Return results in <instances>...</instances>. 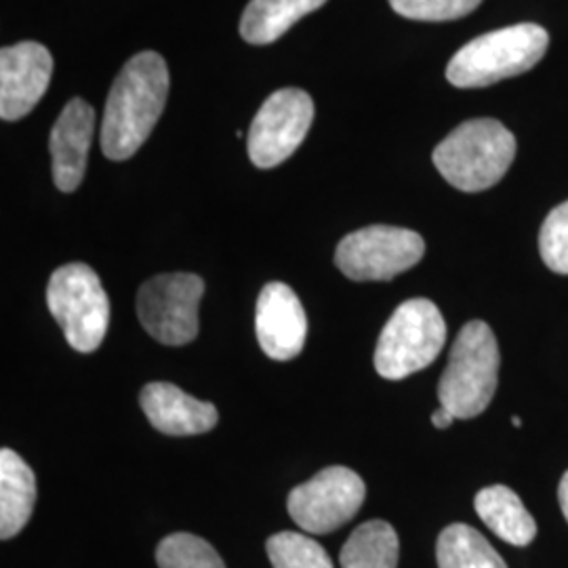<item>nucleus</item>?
<instances>
[{
    "instance_id": "obj_1",
    "label": "nucleus",
    "mask_w": 568,
    "mask_h": 568,
    "mask_svg": "<svg viewBox=\"0 0 568 568\" xmlns=\"http://www.w3.org/2000/svg\"><path fill=\"white\" fill-rule=\"evenodd\" d=\"M169 95L166 61L143 51L122 65L110 89L102 122V150L110 161L131 159L163 114Z\"/></svg>"
},
{
    "instance_id": "obj_2",
    "label": "nucleus",
    "mask_w": 568,
    "mask_h": 568,
    "mask_svg": "<svg viewBox=\"0 0 568 568\" xmlns=\"http://www.w3.org/2000/svg\"><path fill=\"white\" fill-rule=\"evenodd\" d=\"M549 47L546 28L516 23L464 44L447 65V79L459 89H480L525 74L544 60Z\"/></svg>"
},
{
    "instance_id": "obj_3",
    "label": "nucleus",
    "mask_w": 568,
    "mask_h": 568,
    "mask_svg": "<svg viewBox=\"0 0 568 568\" xmlns=\"http://www.w3.org/2000/svg\"><path fill=\"white\" fill-rule=\"evenodd\" d=\"M434 164L453 187L483 192L501 182L516 159V138L495 119H474L448 133L434 150Z\"/></svg>"
},
{
    "instance_id": "obj_4",
    "label": "nucleus",
    "mask_w": 568,
    "mask_h": 568,
    "mask_svg": "<svg viewBox=\"0 0 568 568\" xmlns=\"http://www.w3.org/2000/svg\"><path fill=\"white\" fill-rule=\"evenodd\" d=\"M499 345L493 328L469 321L450 347L447 368L438 384L440 406L457 419H471L487 410L499 384Z\"/></svg>"
},
{
    "instance_id": "obj_5",
    "label": "nucleus",
    "mask_w": 568,
    "mask_h": 568,
    "mask_svg": "<svg viewBox=\"0 0 568 568\" xmlns=\"http://www.w3.org/2000/svg\"><path fill=\"white\" fill-rule=\"evenodd\" d=\"M447 344V323L436 304L429 300H408L398 305L387 321L377 349V373L398 382L432 365Z\"/></svg>"
},
{
    "instance_id": "obj_6",
    "label": "nucleus",
    "mask_w": 568,
    "mask_h": 568,
    "mask_svg": "<svg viewBox=\"0 0 568 568\" xmlns=\"http://www.w3.org/2000/svg\"><path fill=\"white\" fill-rule=\"evenodd\" d=\"M47 305L77 352L91 354L102 345L110 325V300L93 267H58L47 284Z\"/></svg>"
},
{
    "instance_id": "obj_7",
    "label": "nucleus",
    "mask_w": 568,
    "mask_h": 568,
    "mask_svg": "<svg viewBox=\"0 0 568 568\" xmlns=\"http://www.w3.org/2000/svg\"><path fill=\"white\" fill-rule=\"evenodd\" d=\"M426 253L424 239L406 227L368 225L347 234L335 251V265L349 281H392L419 264Z\"/></svg>"
},
{
    "instance_id": "obj_8",
    "label": "nucleus",
    "mask_w": 568,
    "mask_h": 568,
    "mask_svg": "<svg viewBox=\"0 0 568 568\" xmlns=\"http://www.w3.org/2000/svg\"><path fill=\"white\" fill-rule=\"evenodd\" d=\"M204 283L196 274H161L143 284L138 316L143 328L164 345H185L199 335V305Z\"/></svg>"
},
{
    "instance_id": "obj_9",
    "label": "nucleus",
    "mask_w": 568,
    "mask_h": 568,
    "mask_svg": "<svg viewBox=\"0 0 568 568\" xmlns=\"http://www.w3.org/2000/svg\"><path fill=\"white\" fill-rule=\"evenodd\" d=\"M365 499V480L354 469L331 466L291 490L288 514L305 532L326 535L349 523Z\"/></svg>"
},
{
    "instance_id": "obj_10",
    "label": "nucleus",
    "mask_w": 568,
    "mask_h": 568,
    "mask_svg": "<svg viewBox=\"0 0 568 568\" xmlns=\"http://www.w3.org/2000/svg\"><path fill=\"white\" fill-rule=\"evenodd\" d=\"M314 122V102L304 89L272 93L251 122L246 150L251 163L274 169L295 154Z\"/></svg>"
},
{
    "instance_id": "obj_11",
    "label": "nucleus",
    "mask_w": 568,
    "mask_h": 568,
    "mask_svg": "<svg viewBox=\"0 0 568 568\" xmlns=\"http://www.w3.org/2000/svg\"><path fill=\"white\" fill-rule=\"evenodd\" d=\"M53 58L41 42H18L0 51V119L28 116L49 89Z\"/></svg>"
},
{
    "instance_id": "obj_12",
    "label": "nucleus",
    "mask_w": 568,
    "mask_h": 568,
    "mask_svg": "<svg viewBox=\"0 0 568 568\" xmlns=\"http://www.w3.org/2000/svg\"><path fill=\"white\" fill-rule=\"evenodd\" d=\"M257 342L272 361H293L307 337L305 310L295 291L284 283L265 284L255 312Z\"/></svg>"
},
{
    "instance_id": "obj_13",
    "label": "nucleus",
    "mask_w": 568,
    "mask_h": 568,
    "mask_svg": "<svg viewBox=\"0 0 568 568\" xmlns=\"http://www.w3.org/2000/svg\"><path fill=\"white\" fill-rule=\"evenodd\" d=\"M93 133V108L81 98H74L65 103L49 138V152L53 159V182L61 192L79 190L87 171Z\"/></svg>"
},
{
    "instance_id": "obj_14",
    "label": "nucleus",
    "mask_w": 568,
    "mask_h": 568,
    "mask_svg": "<svg viewBox=\"0 0 568 568\" xmlns=\"http://www.w3.org/2000/svg\"><path fill=\"white\" fill-rule=\"evenodd\" d=\"M143 413L150 424L166 436H196L217 426V408L203 403L194 396H187L173 384H148L143 387Z\"/></svg>"
},
{
    "instance_id": "obj_15",
    "label": "nucleus",
    "mask_w": 568,
    "mask_h": 568,
    "mask_svg": "<svg viewBox=\"0 0 568 568\" xmlns=\"http://www.w3.org/2000/svg\"><path fill=\"white\" fill-rule=\"evenodd\" d=\"M37 504L32 467L11 448L0 450V537L7 541L28 525Z\"/></svg>"
},
{
    "instance_id": "obj_16",
    "label": "nucleus",
    "mask_w": 568,
    "mask_h": 568,
    "mask_svg": "<svg viewBox=\"0 0 568 568\" xmlns=\"http://www.w3.org/2000/svg\"><path fill=\"white\" fill-rule=\"evenodd\" d=\"M476 514L499 539L509 546L525 548L537 537V523L523 499L504 485L483 488L476 495Z\"/></svg>"
},
{
    "instance_id": "obj_17",
    "label": "nucleus",
    "mask_w": 568,
    "mask_h": 568,
    "mask_svg": "<svg viewBox=\"0 0 568 568\" xmlns=\"http://www.w3.org/2000/svg\"><path fill=\"white\" fill-rule=\"evenodd\" d=\"M326 0H251L241 18V37L248 44H272Z\"/></svg>"
},
{
    "instance_id": "obj_18",
    "label": "nucleus",
    "mask_w": 568,
    "mask_h": 568,
    "mask_svg": "<svg viewBox=\"0 0 568 568\" xmlns=\"http://www.w3.org/2000/svg\"><path fill=\"white\" fill-rule=\"evenodd\" d=\"M398 535L386 520H368L345 541L342 568H398Z\"/></svg>"
},
{
    "instance_id": "obj_19",
    "label": "nucleus",
    "mask_w": 568,
    "mask_h": 568,
    "mask_svg": "<svg viewBox=\"0 0 568 568\" xmlns=\"http://www.w3.org/2000/svg\"><path fill=\"white\" fill-rule=\"evenodd\" d=\"M438 568H508L499 551L467 525L445 528L436 544Z\"/></svg>"
},
{
    "instance_id": "obj_20",
    "label": "nucleus",
    "mask_w": 568,
    "mask_h": 568,
    "mask_svg": "<svg viewBox=\"0 0 568 568\" xmlns=\"http://www.w3.org/2000/svg\"><path fill=\"white\" fill-rule=\"evenodd\" d=\"M265 551L274 568H333L321 544L293 530L272 535L265 544Z\"/></svg>"
},
{
    "instance_id": "obj_21",
    "label": "nucleus",
    "mask_w": 568,
    "mask_h": 568,
    "mask_svg": "<svg viewBox=\"0 0 568 568\" xmlns=\"http://www.w3.org/2000/svg\"><path fill=\"white\" fill-rule=\"evenodd\" d=\"M156 562L161 568H225L217 549L190 532L164 537L156 549Z\"/></svg>"
},
{
    "instance_id": "obj_22",
    "label": "nucleus",
    "mask_w": 568,
    "mask_h": 568,
    "mask_svg": "<svg viewBox=\"0 0 568 568\" xmlns=\"http://www.w3.org/2000/svg\"><path fill=\"white\" fill-rule=\"evenodd\" d=\"M539 253L556 274H568V201L549 211L539 232Z\"/></svg>"
},
{
    "instance_id": "obj_23",
    "label": "nucleus",
    "mask_w": 568,
    "mask_h": 568,
    "mask_svg": "<svg viewBox=\"0 0 568 568\" xmlns=\"http://www.w3.org/2000/svg\"><path fill=\"white\" fill-rule=\"evenodd\" d=\"M483 0H389L392 9L406 20L450 21L466 18Z\"/></svg>"
},
{
    "instance_id": "obj_24",
    "label": "nucleus",
    "mask_w": 568,
    "mask_h": 568,
    "mask_svg": "<svg viewBox=\"0 0 568 568\" xmlns=\"http://www.w3.org/2000/svg\"><path fill=\"white\" fill-rule=\"evenodd\" d=\"M457 417L447 410L445 406H440L438 410H434V415H432V424L438 427V429H447V427L453 426V422H455Z\"/></svg>"
},
{
    "instance_id": "obj_25",
    "label": "nucleus",
    "mask_w": 568,
    "mask_h": 568,
    "mask_svg": "<svg viewBox=\"0 0 568 568\" xmlns=\"http://www.w3.org/2000/svg\"><path fill=\"white\" fill-rule=\"evenodd\" d=\"M558 501H560V508H562V514H565V518H567L568 523V471H565V476H562V480H560Z\"/></svg>"
},
{
    "instance_id": "obj_26",
    "label": "nucleus",
    "mask_w": 568,
    "mask_h": 568,
    "mask_svg": "<svg viewBox=\"0 0 568 568\" xmlns=\"http://www.w3.org/2000/svg\"><path fill=\"white\" fill-rule=\"evenodd\" d=\"M511 426H514V427L523 426V422H520V417H514V419H511Z\"/></svg>"
}]
</instances>
